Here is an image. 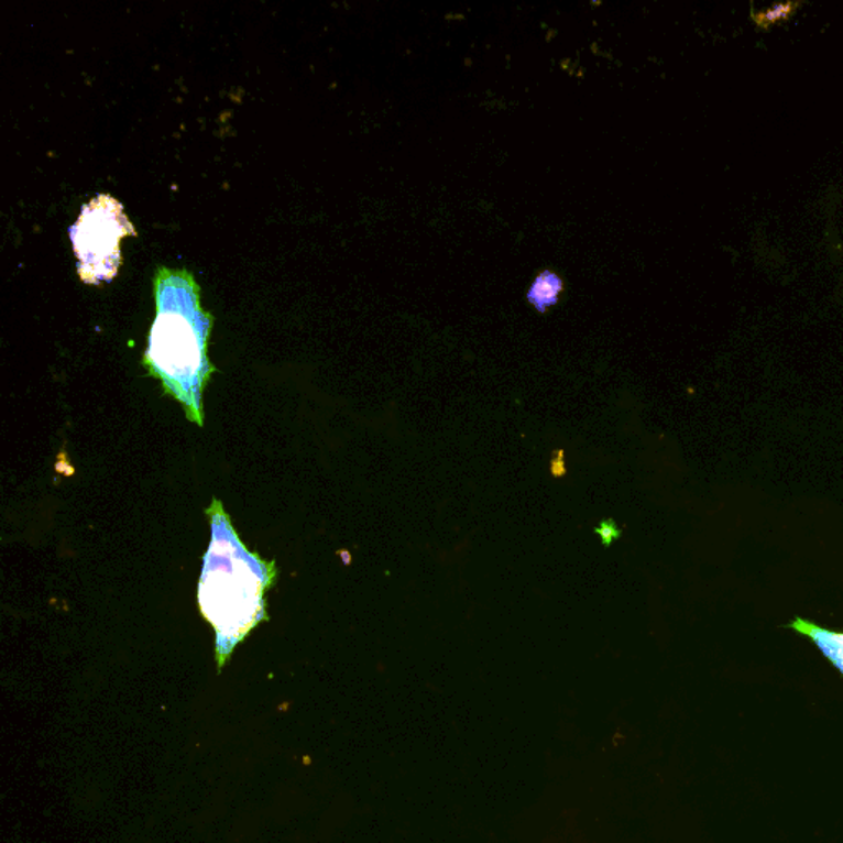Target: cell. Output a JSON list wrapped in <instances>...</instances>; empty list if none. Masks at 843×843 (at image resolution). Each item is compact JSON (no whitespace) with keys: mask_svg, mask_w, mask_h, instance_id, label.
<instances>
[{"mask_svg":"<svg viewBox=\"0 0 843 843\" xmlns=\"http://www.w3.org/2000/svg\"><path fill=\"white\" fill-rule=\"evenodd\" d=\"M211 543L198 583V605L216 636L218 670L245 636L267 620L265 593L277 579L274 562L245 549L218 500L208 507Z\"/></svg>","mask_w":843,"mask_h":843,"instance_id":"1","label":"cell"},{"mask_svg":"<svg viewBox=\"0 0 843 843\" xmlns=\"http://www.w3.org/2000/svg\"><path fill=\"white\" fill-rule=\"evenodd\" d=\"M157 318L144 366L165 393L184 407L188 420L204 427L201 394L215 368L207 347L212 318L200 305V287L190 272L161 269L155 277Z\"/></svg>","mask_w":843,"mask_h":843,"instance_id":"2","label":"cell"},{"mask_svg":"<svg viewBox=\"0 0 843 843\" xmlns=\"http://www.w3.org/2000/svg\"><path fill=\"white\" fill-rule=\"evenodd\" d=\"M125 236H135L134 226L111 195H98L81 208L78 221L69 228V238L85 284L98 285L116 277Z\"/></svg>","mask_w":843,"mask_h":843,"instance_id":"3","label":"cell"},{"mask_svg":"<svg viewBox=\"0 0 843 843\" xmlns=\"http://www.w3.org/2000/svg\"><path fill=\"white\" fill-rule=\"evenodd\" d=\"M795 632L806 634L825 657L843 674V634L829 632L808 620L798 618L788 626Z\"/></svg>","mask_w":843,"mask_h":843,"instance_id":"4","label":"cell"},{"mask_svg":"<svg viewBox=\"0 0 843 843\" xmlns=\"http://www.w3.org/2000/svg\"><path fill=\"white\" fill-rule=\"evenodd\" d=\"M563 292V281L559 274L554 271H543L527 291V302L536 308L539 314H546L550 307L559 304L560 295Z\"/></svg>","mask_w":843,"mask_h":843,"instance_id":"5","label":"cell"},{"mask_svg":"<svg viewBox=\"0 0 843 843\" xmlns=\"http://www.w3.org/2000/svg\"><path fill=\"white\" fill-rule=\"evenodd\" d=\"M595 533L599 534L602 539L603 547H612L620 537L623 536V530L616 526L613 519H603L599 526L595 527Z\"/></svg>","mask_w":843,"mask_h":843,"instance_id":"6","label":"cell"},{"mask_svg":"<svg viewBox=\"0 0 843 843\" xmlns=\"http://www.w3.org/2000/svg\"><path fill=\"white\" fill-rule=\"evenodd\" d=\"M550 474L554 478H563L567 474L566 451L562 448L554 450L552 458H550Z\"/></svg>","mask_w":843,"mask_h":843,"instance_id":"7","label":"cell"}]
</instances>
